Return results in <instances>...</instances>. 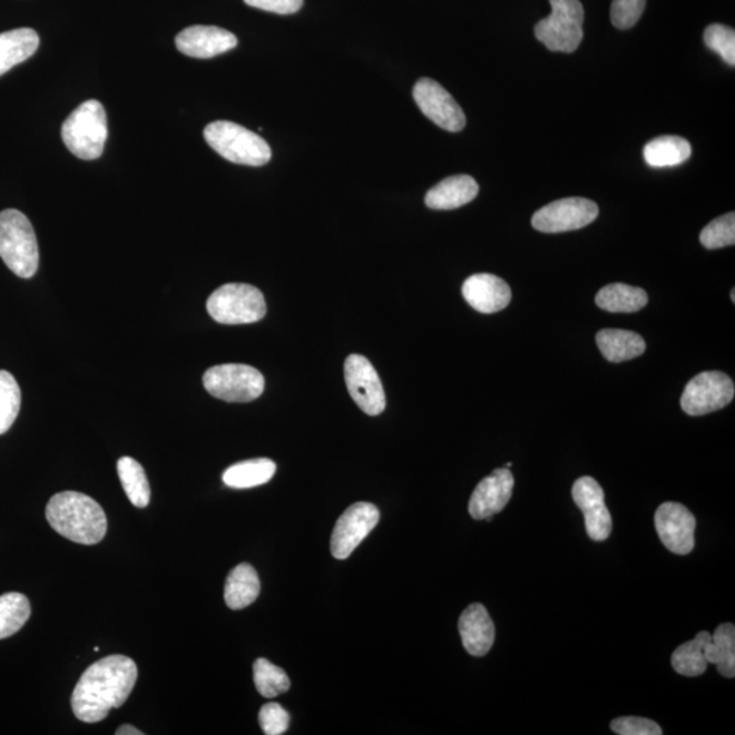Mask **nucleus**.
Masks as SVG:
<instances>
[{"label": "nucleus", "mask_w": 735, "mask_h": 735, "mask_svg": "<svg viewBox=\"0 0 735 735\" xmlns=\"http://www.w3.org/2000/svg\"><path fill=\"white\" fill-rule=\"evenodd\" d=\"M137 679L138 667L125 655H110L96 661L86 669L72 692L74 715L85 723L106 719L110 709L127 702Z\"/></svg>", "instance_id": "f257e3e1"}, {"label": "nucleus", "mask_w": 735, "mask_h": 735, "mask_svg": "<svg viewBox=\"0 0 735 735\" xmlns=\"http://www.w3.org/2000/svg\"><path fill=\"white\" fill-rule=\"evenodd\" d=\"M49 526L61 537L81 545H96L107 535V517L98 502L79 492H61L48 501Z\"/></svg>", "instance_id": "f03ea898"}, {"label": "nucleus", "mask_w": 735, "mask_h": 735, "mask_svg": "<svg viewBox=\"0 0 735 735\" xmlns=\"http://www.w3.org/2000/svg\"><path fill=\"white\" fill-rule=\"evenodd\" d=\"M0 257L21 278H32L39 268V244L33 226L14 208L0 213Z\"/></svg>", "instance_id": "7ed1b4c3"}, {"label": "nucleus", "mask_w": 735, "mask_h": 735, "mask_svg": "<svg viewBox=\"0 0 735 735\" xmlns=\"http://www.w3.org/2000/svg\"><path fill=\"white\" fill-rule=\"evenodd\" d=\"M108 137L106 109L97 100L85 101L61 127V139L74 156L97 159L102 155Z\"/></svg>", "instance_id": "20e7f679"}, {"label": "nucleus", "mask_w": 735, "mask_h": 735, "mask_svg": "<svg viewBox=\"0 0 735 735\" xmlns=\"http://www.w3.org/2000/svg\"><path fill=\"white\" fill-rule=\"evenodd\" d=\"M206 143L231 163L262 167L272 159V149L259 135L236 122L213 121L204 131Z\"/></svg>", "instance_id": "39448f33"}, {"label": "nucleus", "mask_w": 735, "mask_h": 735, "mask_svg": "<svg viewBox=\"0 0 735 735\" xmlns=\"http://www.w3.org/2000/svg\"><path fill=\"white\" fill-rule=\"evenodd\" d=\"M549 3L551 14L536 24V37L550 51L571 53L584 40V4L580 0H549Z\"/></svg>", "instance_id": "423d86ee"}, {"label": "nucleus", "mask_w": 735, "mask_h": 735, "mask_svg": "<svg viewBox=\"0 0 735 735\" xmlns=\"http://www.w3.org/2000/svg\"><path fill=\"white\" fill-rule=\"evenodd\" d=\"M208 315L220 324H249L266 316L265 296L248 284H226L208 297Z\"/></svg>", "instance_id": "0eeeda50"}, {"label": "nucleus", "mask_w": 735, "mask_h": 735, "mask_svg": "<svg viewBox=\"0 0 735 735\" xmlns=\"http://www.w3.org/2000/svg\"><path fill=\"white\" fill-rule=\"evenodd\" d=\"M204 385L208 394L220 401L247 403L263 394L265 378L254 366L224 364L208 367Z\"/></svg>", "instance_id": "6e6552de"}, {"label": "nucleus", "mask_w": 735, "mask_h": 735, "mask_svg": "<svg viewBox=\"0 0 735 735\" xmlns=\"http://www.w3.org/2000/svg\"><path fill=\"white\" fill-rule=\"evenodd\" d=\"M734 394L733 380L726 373L702 372L686 384L682 408L689 415H706L731 404Z\"/></svg>", "instance_id": "1a4fd4ad"}, {"label": "nucleus", "mask_w": 735, "mask_h": 735, "mask_svg": "<svg viewBox=\"0 0 735 735\" xmlns=\"http://www.w3.org/2000/svg\"><path fill=\"white\" fill-rule=\"evenodd\" d=\"M596 202L586 198H566L551 202L532 216V228L543 233H562L585 228L597 219Z\"/></svg>", "instance_id": "9d476101"}, {"label": "nucleus", "mask_w": 735, "mask_h": 735, "mask_svg": "<svg viewBox=\"0 0 735 735\" xmlns=\"http://www.w3.org/2000/svg\"><path fill=\"white\" fill-rule=\"evenodd\" d=\"M345 382L349 394L367 415H379L385 409V392L371 361L360 354H351L345 361Z\"/></svg>", "instance_id": "9b49d317"}, {"label": "nucleus", "mask_w": 735, "mask_h": 735, "mask_svg": "<svg viewBox=\"0 0 735 735\" xmlns=\"http://www.w3.org/2000/svg\"><path fill=\"white\" fill-rule=\"evenodd\" d=\"M380 512L371 502H355L341 514L331 537V553L339 560H345L355 548L375 529Z\"/></svg>", "instance_id": "f8f14e48"}, {"label": "nucleus", "mask_w": 735, "mask_h": 735, "mask_svg": "<svg viewBox=\"0 0 735 735\" xmlns=\"http://www.w3.org/2000/svg\"><path fill=\"white\" fill-rule=\"evenodd\" d=\"M413 97L421 112L434 125L450 133L463 130L465 116L449 91L431 78H422L415 84Z\"/></svg>", "instance_id": "ddd939ff"}, {"label": "nucleus", "mask_w": 735, "mask_h": 735, "mask_svg": "<svg viewBox=\"0 0 735 735\" xmlns=\"http://www.w3.org/2000/svg\"><path fill=\"white\" fill-rule=\"evenodd\" d=\"M655 527L661 543L672 553L689 555L695 548L696 519L688 508L678 502H665L655 513Z\"/></svg>", "instance_id": "4468645a"}, {"label": "nucleus", "mask_w": 735, "mask_h": 735, "mask_svg": "<svg viewBox=\"0 0 735 735\" xmlns=\"http://www.w3.org/2000/svg\"><path fill=\"white\" fill-rule=\"evenodd\" d=\"M572 498L585 514L586 530L592 541H605L611 532V517L605 504L602 487L592 477H581L574 483Z\"/></svg>", "instance_id": "2eb2a0df"}, {"label": "nucleus", "mask_w": 735, "mask_h": 735, "mask_svg": "<svg viewBox=\"0 0 735 735\" xmlns=\"http://www.w3.org/2000/svg\"><path fill=\"white\" fill-rule=\"evenodd\" d=\"M513 486V476L507 468L496 469L492 474L483 478L471 494V518L482 520L504 510L512 498Z\"/></svg>", "instance_id": "dca6fc26"}, {"label": "nucleus", "mask_w": 735, "mask_h": 735, "mask_svg": "<svg viewBox=\"0 0 735 735\" xmlns=\"http://www.w3.org/2000/svg\"><path fill=\"white\" fill-rule=\"evenodd\" d=\"M237 37L218 27L195 24L176 36V47L184 55L195 59H210L231 51L237 46Z\"/></svg>", "instance_id": "f3484780"}, {"label": "nucleus", "mask_w": 735, "mask_h": 735, "mask_svg": "<svg viewBox=\"0 0 735 735\" xmlns=\"http://www.w3.org/2000/svg\"><path fill=\"white\" fill-rule=\"evenodd\" d=\"M462 294L465 303L481 314H496L511 302V287L493 274H474L464 281Z\"/></svg>", "instance_id": "a211bd4d"}, {"label": "nucleus", "mask_w": 735, "mask_h": 735, "mask_svg": "<svg viewBox=\"0 0 735 735\" xmlns=\"http://www.w3.org/2000/svg\"><path fill=\"white\" fill-rule=\"evenodd\" d=\"M459 634L465 651L473 657H483L494 643V625L486 606L470 605L459 618Z\"/></svg>", "instance_id": "6ab92c4d"}, {"label": "nucleus", "mask_w": 735, "mask_h": 735, "mask_svg": "<svg viewBox=\"0 0 735 735\" xmlns=\"http://www.w3.org/2000/svg\"><path fill=\"white\" fill-rule=\"evenodd\" d=\"M478 192H480V187L473 177L469 175L451 176L429 189L425 204L433 210H453V208L462 207L474 200Z\"/></svg>", "instance_id": "aec40b11"}, {"label": "nucleus", "mask_w": 735, "mask_h": 735, "mask_svg": "<svg viewBox=\"0 0 735 735\" xmlns=\"http://www.w3.org/2000/svg\"><path fill=\"white\" fill-rule=\"evenodd\" d=\"M600 353L610 363L634 360L646 352V342L641 335L627 330H600L597 334Z\"/></svg>", "instance_id": "412c9836"}, {"label": "nucleus", "mask_w": 735, "mask_h": 735, "mask_svg": "<svg viewBox=\"0 0 735 735\" xmlns=\"http://www.w3.org/2000/svg\"><path fill=\"white\" fill-rule=\"evenodd\" d=\"M39 46L40 37L33 29L21 28L0 33V77L32 58Z\"/></svg>", "instance_id": "4be33fe9"}, {"label": "nucleus", "mask_w": 735, "mask_h": 735, "mask_svg": "<svg viewBox=\"0 0 735 735\" xmlns=\"http://www.w3.org/2000/svg\"><path fill=\"white\" fill-rule=\"evenodd\" d=\"M261 594V580L253 566L241 564L232 569L225 584V602L233 610L254 604Z\"/></svg>", "instance_id": "5701e85b"}, {"label": "nucleus", "mask_w": 735, "mask_h": 735, "mask_svg": "<svg viewBox=\"0 0 735 735\" xmlns=\"http://www.w3.org/2000/svg\"><path fill=\"white\" fill-rule=\"evenodd\" d=\"M708 665H715L723 677H735V628L731 623L722 624L704 646Z\"/></svg>", "instance_id": "b1692460"}, {"label": "nucleus", "mask_w": 735, "mask_h": 735, "mask_svg": "<svg viewBox=\"0 0 735 735\" xmlns=\"http://www.w3.org/2000/svg\"><path fill=\"white\" fill-rule=\"evenodd\" d=\"M692 147L688 140L674 135L655 138L643 150L646 163L653 168L677 167L690 157Z\"/></svg>", "instance_id": "393cba45"}, {"label": "nucleus", "mask_w": 735, "mask_h": 735, "mask_svg": "<svg viewBox=\"0 0 735 735\" xmlns=\"http://www.w3.org/2000/svg\"><path fill=\"white\" fill-rule=\"evenodd\" d=\"M596 303L600 310L611 314H634L645 308L648 296L640 287L610 284L598 292Z\"/></svg>", "instance_id": "a878e982"}, {"label": "nucleus", "mask_w": 735, "mask_h": 735, "mask_svg": "<svg viewBox=\"0 0 735 735\" xmlns=\"http://www.w3.org/2000/svg\"><path fill=\"white\" fill-rule=\"evenodd\" d=\"M277 465L267 458L251 459L226 469L223 481L233 489H249L267 483L275 474Z\"/></svg>", "instance_id": "bb28decb"}, {"label": "nucleus", "mask_w": 735, "mask_h": 735, "mask_svg": "<svg viewBox=\"0 0 735 735\" xmlns=\"http://www.w3.org/2000/svg\"><path fill=\"white\" fill-rule=\"evenodd\" d=\"M710 639L706 630L697 634L694 640L684 643L672 655V666L682 676L697 677L707 670L708 661L704 657V646Z\"/></svg>", "instance_id": "cd10ccee"}, {"label": "nucleus", "mask_w": 735, "mask_h": 735, "mask_svg": "<svg viewBox=\"0 0 735 735\" xmlns=\"http://www.w3.org/2000/svg\"><path fill=\"white\" fill-rule=\"evenodd\" d=\"M118 473L131 504L138 508L149 506L150 486L143 465L130 457H122L118 462Z\"/></svg>", "instance_id": "c85d7f7f"}, {"label": "nucleus", "mask_w": 735, "mask_h": 735, "mask_svg": "<svg viewBox=\"0 0 735 735\" xmlns=\"http://www.w3.org/2000/svg\"><path fill=\"white\" fill-rule=\"evenodd\" d=\"M30 617L29 599L20 592L0 596V639L16 635Z\"/></svg>", "instance_id": "c756f323"}, {"label": "nucleus", "mask_w": 735, "mask_h": 735, "mask_svg": "<svg viewBox=\"0 0 735 735\" xmlns=\"http://www.w3.org/2000/svg\"><path fill=\"white\" fill-rule=\"evenodd\" d=\"M254 682L257 692L268 698L285 694L291 688L287 674L265 658L255 660Z\"/></svg>", "instance_id": "7c9ffc66"}, {"label": "nucleus", "mask_w": 735, "mask_h": 735, "mask_svg": "<svg viewBox=\"0 0 735 735\" xmlns=\"http://www.w3.org/2000/svg\"><path fill=\"white\" fill-rule=\"evenodd\" d=\"M21 409V390L14 376L0 371V434L9 431Z\"/></svg>", "instance_id": "2f4dec72"}, {"label": "nucleus", "mask_w": 735, "mask_h": 735, "mask_svg": "<svg viewBox=\"0 0 735 735\" xmlns=\"http://www.w3.org/2000/svg\"><path fill=\"white\" fill-rule=\"evenodd\" d=\"M700 243L708 249H718L735 243V214L715 218L700 233Z\"/></svg>", "instance_id": "473e14b6"}, {"label": "nucleus", "mask_w": 735, "mask_h": 735, "mask_svg": "<svg viewBox=\"0 0 735 735\" xmlns=\"http://www.w3.org/2000/svg\"><path fill=\"white\" fill-rule=\"evenodd\" d=\"M704 42L710 49L726 61L727 65L735 66V32L733 28L725 24L713 23L704 32Z\"/></svg>", "instance_id": "72a5a7b5"}, {"label": "nucleus", "mask_w": 735, "mask_h": 735, "mask_svg": "<svg viewBox=\"0 0 735 735\" xmlns=\"http://www.w3.org/2000/svg\"><path fill=\"white\" fill-rule=\"evenodd\" d=\"M646 0H612L610 18L617 29H630L640 20Z\"/></svg>", "instance_id": "f704fd0d"}, {"label": "nucleus", "mask_w": 735, "mask_h": 735, "mask_svg": "<svg viewBox=\"0 0 735 735\" xmlns=\"http://www.w3.org/2000/svg\"><path fill=\"white\" fill-rule=\"evenodd\" d=\"M259 723L263 733L267 735H281L290 727L291 715L280 704L268 703L261 709Z\"/></svg>", "instance_id": "c9c22d12"}, {"label": "nucleus", "mask_w": 735, "mask_h": 735, "mask_svg": "<svg viewBox=\"0 0 735 735\" xmlns=\"http://www.w3.org/2000/svg\"><path fill=\"white\" fill-rule=\"evenodd\" d=\"M611 731L620 735H660L661 728L657 722L637 716H623L610 723Z\"/></svg>", "instance_id": "e433bc0d"}, {"label": "nucleus", "mask_w": 735, "mask_h": 735, "mask_svg": "<svg viewBox=\"0 0 735 735\" xmlns=\"http://www.w3.org/2000/svg\"><path fill=\"white\" fill-rule=\"evenodd\" d=\"M251 8L275 12V14H294L303 8L304 0H244Z\"/></svg>", "instance_id": "4c0bfd02"}, {"label": "nucleus", "mask_w": 735, "mask_h": 735, "mask_svg": "<svg viewBox=\"0 0 735 735\" xmlns=\"http://www.w3.org/2000/svg\"><path fill=\"white\" fill-rule=\"evenodd\" d=\"M143 732H139L137 727L131 725H122L116 731V735H143Z\"/></svg>", "instance_id": "58836bf2"}, {"label": "nucleus", "mask_w": 735, "mask_h": 735, "mask_svg": "<svg viewBox=\"0 0 735 735\" xmlns=\"http://www.w3.org/2000/svg\"><path fill=\"white\" fill-rule=\"evenodd\" d=\"M734 292H735V291L733 290V291H732V300H733V303H735V293H734Z\"/></svg>", "instance_id": "ea45409f"}, {"label": "nucleus", "mask_w": 735, "mask_h": 735, "mask_svg": "<svg viewBox=\"0 0 735 735\" xmlns=\"http://www.w3.org/2000/svg\"><path fill=\"white\" fill-rule=\"evenodd\" d=\"M511 465H512V463H511V462H510V463H507V464H506V468H507V469H510V468H511Z\"/></svg>", "instance_id": "a19ab883"}]
</instances>
